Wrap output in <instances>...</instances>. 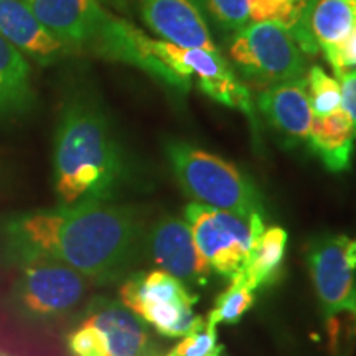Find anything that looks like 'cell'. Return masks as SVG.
<instances>
[{
    "mask_svg": "<svg viewBox=\"0 0 356 356\" xmlns=\"http://www.w3.org/2000/svg\"><path fill=\"white\" fill-rule=\"evenodd\" d=\"M145 221L131 204L78 203L13 215L3 222L17 264L51 259L97 284L122 277L144 251Z\"/></svg>",
    "mask_w": 356,
    "mask_h": 356,
    "instance_id": "cell-1",
    "label": "cell"
},
{
    "mask_svg": "<svg viewBox=\"0 0 356 356\" xmlns=\"http://www.w3.org/2000/svg\"><path fill=\"white\" fill-rule=\"evenodd\" d=\"M53 178L58 202L111 203L129 178L127 157L101 102L89 92L66 97L53 144Z\"/></svg>",
    "mask_w": 356,
    "mask_h": 356,
    "instance_id": "cell-2",
    "label": "cell"
},
{
    "mask_svg": "<svg viewBox=\"0 0 356 356\" xmlns=\"http://www.w3.org/2000/svg\"><path fill=\"white\" fill-rule=\"evenodd\" d=\"M165 155L180 188L195 203L249 220L264 215L262 195L254 181L234 163L185 140H168Z\"/></svg>",
    "mask_w": 356,
    "mask_h": 356,
    "instance_id": "cell-3",
    "label": "cell"
},
{
    "mask_svg": "<svg viewBox=\"0 0 356 356\" xmlns=\"http://www.w3.org/2000/svg\"><path fill=\"white\" fill-rule=\"evenodd\" d=\"M228 38L229 65L257 89L305 78L309 71L296 38L275 22L248 24Z\"/></svg>",
    "mask_w": 356,
    "mask_h": 356,
    "instance_id": "cell-4",
    "label": "cell"
},
{
    "mask_svg": "<svg viewBox=\"0 0 356 356\" xmlns=\"http://www.w3.org/2000/svg\"><path fill=\"white\" fill-rule=\"evenodd\" d=\"M184 215L208 267L229 280L244 269L252 248L266 229L262 215L244 220L234 213L195 202L186 204Z\"/></svg>",
    "mask_w": 356,
    "mask_h": 356,
    "instance_id": "cell-5",
    "label": "cell"
},
{
    "mask_svg": "<svg viewBox=\"0 0 356 356\" xmlns=\"http://www.w3.org/2000/svg\"><path fill=\"white\" fill-rule=\"evenodd\" d=\"M147 48L185 81L191 83L193 78L197 79L203 95L226 108L246 114L256 131V106L251 92L222 53H213L203 48H184L150 37H147Z\"/></svg>",
    "mask_w": 356,
    "mask_h": 356,
    "instance_id": "cell-6",
    "label": "cell"
},
{
    "mask_svg": "<svg viewBox=\"0 0 356 356\" xmlns=\"http://www.w3.org/2000/svg\"><path fill=\"white\" fill-rule=\"evenodd\" d=\"M307 266L327 322L340 315L356 320V238L323 233L305 249Z\"/></svg>",
    "mask_w": 356,
    "mask_h": 356,
    "instance_id": "cell-7",
    "label": "cell"
},
{
    "mask_svg": "<svg viewBox=\"0 0 356 356\" xmlns=\"http://www.w3.org/2000/svg\"><path fill=\"white\" fill-rule=\"evenodd\" d=\"M15 286V299L30 317L53 318L68 314L86 293V277L63 262H25Z\"/></svg>",
    "mask_w": 356,
    "mask_h": 356,
    "instance_id": "cell-8",
    "label": "cell"
},
{
    "mask_svg": "<svg viewBox=\"0 0 356 356\" xmlns=\"http://www.w3.org/2000/svg\"><path fill=\"white\" fill-rule=\"evenodd\" d=\"M68 53H91L113 12L108 0H24Z\"/></svg>",
    "mask_w": 356,
    "mask_h": 356,
    "instance_id": "cell-9",
    "label": "cell"
},
{
    "mask_svg": "<svg viewBox=\"0 0 356 356\" xmlns=\"http://www.w3.org/2000/svg\"><path fill=\"white\" fill-rule=\"evenodd\" d=\"M144 251L154 264L184 284L204 286L211 269L200 254L185 220L165 215L145 231Z\"/></svg>",
    "mask_w": 356,
    "mask_h": 356,
    "instance_id": "cell-10",
    "label": "cell"
},
{
    "mask_svg": "<svg viewBox=\"0 0 356 356\" xmlns=\"http://www.w3.org/2000/svg\"><path fill=\"white\" fill-rule=\"evenodd\" d=\"M144 24L165 42L221 53L197 0H137Z\"/></svg>",
    "mask_w": 356,
    "mask_h": 356,
    "instance_id": "cell-11",
    "label": "cell"
},
{
    "mask_svg": "<svg viewBox=\"0 0 356 356\" xmlns=\"http://www.w3.org/2000/svg\"><path fill=\"white\" fill-rule=\"evenodd\" d=\"M256 106L284 139L289 142H307L309 139L314 111L305 78L259 89Z\"/></svg>",
    "mask_w": 356,
    "mask_h": 356,
    "instance_id": "cell-12",
    "label": "cell"
},
{
    "mask_svg": "<svg viewBox=\"0 0 356 356\" xmlns=\"http://www.w3.org/2000/svg\"><path fill=\"white\" fill-rule=\"evenodd\" d=\"M0 35L40 65H51L70 55L24 0H0Z\"/></svg>",
    "mask_w": 356,
    "mask_h": 356,
    "instance_id": "cell-13",
    "label": "cell"
},
{
    "mask_svg": "<svg viewBox=\"0 0 356 356\" xmlns=\"http://www.w3.org/2000/svg\"><path fill=\"white\" fill-rule=\"evenodd\" d=\"M84 320L99 330L106 356H144L149 345L147 328L127 307L101 300L91 307Z\"/></svg>",
    "mask_w": 356,
    "mask_h": 356,
    "instance_id": "cell-14",
    "label": "cell"
},
{
    "mask_svg": "<svg viewBox=\"0 0 356 356\" xmlns=\"http://www.w3.org/2000/svg\"><path fill=\"white\" fill-rule=\"evenodd\" d=\"M356 29V0H317L305 22L304 53L328 60Z\"/></svg>",
    "mask_w": 356,
    "mask_h": 356,
    "instance_id": "cell-15",
    "label": "cell"
},
{
    "mask_svg": "<svg viewBox=\"0 0 356 356\" xmlns=\"http://www.w3.org/2000/svg\"><path fill=\"white\" fill-rule=\"evenodd\" d=\"M355 131L343 109L325 115H314L307 144L322 160L327 170L340 173L348 170L355 147Z\"/></svg>",
    "mask_w": 356,
    "mask_h": 356,
    "instance_id": "cell-16",
    "label": "cell"
},
{
    "mask_svg": "<svg viewBox=\"0 0 356 356\" xmlns=\"http://www.w3.org/2000/svg\"><path fill=\"white\" fill-rule=\"evenodd\" d=\"M35 104L32 68L26 58L0 35V119H15Z\"/></svg>",
    "mask_w": 356,
    "mask_h": 356,
    "instance_id": "cell-17",
    "label": "cell"
},
{
    "mask_svg": "<svg viewBox=\"0 0 356 356\" xmlns=\"http://www.w3.org/2000/svg\"><path fill=\"white\" fill-rule=\"evenodd\" d=\"M119 296L124 307L136 302H167V304L193 307L198 300V297L190 292L186 284L162 269L132 275L122 284Z\"/></svg>",
    "mask_w": 356,
    "mask_h": 356,
    "instance_id": "cell-18",
    "label": "cell"
},
{
    "mask_svg": "<svg viewBox=\"0 0 356 356\" xmlns=\"http://www.w3.org/2000/svg\"><path fill=\"white\" fill-rule=\"evenodd\" d=\"M287 246V233L280 226H270L262 231L252 248L244 269L233 280H239L252 292L266 287L277 275Z\"/></svg>",
    "mask_w": 356,
    "mask_h": 356,
    "instance_id": "cell-19",
    "label": "cell"
},
{
    "mask_svg": "<svg viewBox=\"0 0 356 356\" xmlns=\"http://www.w3.org/2000/svg\"><path fill=\"white\" fill-rule=\"evenodd\" d=\"M254 305V292L239 280H231L229 287L218 296L207 323L218 327L220 323H238L243 315Z\"/></svg>",
    "mask_w": 356,
    "mask_h": 356,
    "instance_id": "cell-20",
    "label": "cell"
},
{
    "mask_svg": "<svg viewBox=\"0 0 356 356\" xmlns=\"http://www.w3.org/2000/svg\"><path fill=\"white\" fill-rule=\"evenodd\" d=\"M305 79L314 115L332 114L341 108L340 81L330 76L322 66H312L307 71Z\"/></svg>",
    "mask_w": 356,
    "mask_h": 356,
    "instance_id": "cell-21",
    "label": "cell"
},
{
    "mask_svg": "<svg viewBox=\"0 0 356 356\" xmlns=\"http://www.w3.org/2000/svg\"><path fill=\"white\" fill-rule=\"evenodd\" d=\"M208 24L226 37L249 24L248 0H197Z\"/></svg>",
    "mask_w": 356,
    "mask_h": 356,
    "instance_id": "cell-22",
    "label": "cell"
},
{
    "mask_svg": "<svg viewBox=\"0 0 356 356\" xmlns=\"http://www.w3.org/2000/svg\"><path fill=\"white\" fill-rule=\"evenodd\" d=\"M68 350L71 356H106L104 340L95 325L83 320L76 330L68 335Z\"/></svg>",
    "mask_w": 356,
    "mask_h": 356,
    "instance_id": "cell-23",
    "label": "cell"
},
{
    "mask_svg": "<svg viewBox=\"0 0 356 356\" xmlns=\"http://www.w3.org/2000/svg\"><path fill=\"white\" fill-rule=\"evenodd\" d=\"M218 348H221V345H218L216 327L207 323L203 330L184 337V340L172 348L167 356H210Z\"/></svg>",
    "mask_w": 356,
    "mask_h": 356,
    "instance_id": "cell-24",
    "label": "cell"
},
{
    "mask_svg": "<svg viewBox=\"0 0 356 356\" xmlns=\"http://www.w3.org/2000/svg\"><path fill=\"white\" fill-rule=\"evenodd\" d=\"M327 61L332 66L335 78H340L346 71L356 68V29L345 38V42L338 47V50Z\"/></svg>",
    "mask_w": 356,
    "mask_h": 356,
    "instance_id": "cell-25",
    "label": "cell"
},
{
    "mask_svg": "<svg viewBox=\"0 0 356 356\" xmlns=\"http://www.w3.org/2000/svg\"><path fill=\"white\" fill-rule=\"evenodd\" d=\"M337 79L340 81L341 89V109L350 118L356 136V68L346 71L345 74H341Z\"/></svg>",
    "mask_w": 356,
    "mask_h": 356,
    "instance_id": "cell-26",
    "label": "cell"
},
{
    "mask_svg": "<svg viewBox=\"0 0 356 356\" xmlns=\"http://www.w3.org/2000/svg\"><path fill=\"white\" fill-rule=\"evenodd\" d=\"M289 2H291V6L296 8L297 13H299L300 19H302V35L297 43H299L300 50L304 51V48H305V22H307V17H309L312 6H314L317 0H289Z\"/></svg>",
    "mask_w": 356,
    "mask_h": 356,
    "instance_id": "cell-27",
    "label": "cell"
},
{
    "mask_svg": "<svg viewBox=\"0 0 356 356\" xmlns=\"http://www.w3.org/2000/svg\"><path fill=\"white\" fill-rule=\"evenodd\" d=\"M0 356H8V355H6V353H2V351H0Z\"/></svg>",
    "mask_w": 356,
    "mask_h": 356,
    "instance_id": "cell-28",
    "label": "cell"
}]
</instances>
